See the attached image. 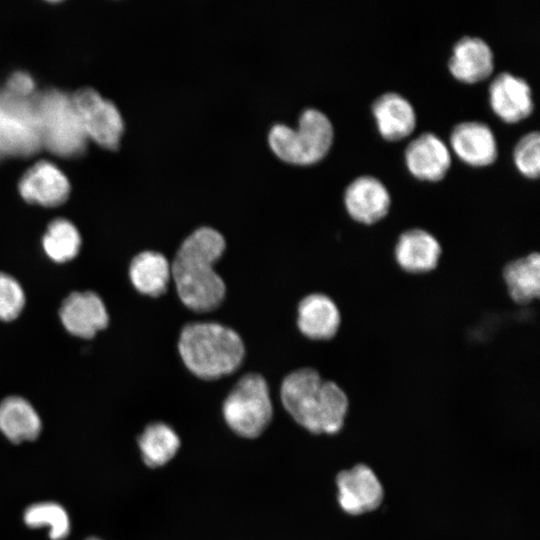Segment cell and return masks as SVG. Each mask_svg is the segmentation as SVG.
Masks as SVG:
<instances>
[{"label": "cell", "mask_w": 540, "mask_h": 540, "mask_svg": "<svg viewBox=\"0 0 540 540\" xmlns=\"http://www.w3.org/2000/svg\"><path fill=\"white\" fill-rule=\"evenodd\" d=\"M226 250L224 236L211 226H200L180 244L171 265V278L184 306L193 312L217 309L226 296V284L215 264Z\"/></svg>", "instance_id": "1"}, {"label": "cell", "mask_w": 540, "mask_h": 540, "mask_svg": "<svg viewBox=\"0 0 540 540\" xmlns=\"http://www.w3.org/2000/svg\"><path fill=\"white\" fill-rule=\"evenodd\" d=\"M280 399L295 422L313 434L340 432L350 411L344 389L312 366L297 368L284 377Z\"/></svg>", "instance_id": "2"}, {"label": "cell", "mask_w": 540, "mask_h": 540, "mask_svg": "<svg viewBox=\"0 0 540 540\" xmlns=\"http://www.w3.org/2000/svg\"><path fill=\"white\" fill-rule=\"evenodd\" d=\"M177 347L185 367L207 381L234 373L245 357V345L239 333L218 322L186 324L180 331Z\"/></svg>", "instance_id": "3"}, {"label": "cell", "mask_w": 540, "mask_h": 540, "mask_svg": "<svg viewBox=\"0 0 540 540\" xmlns=\"http://www.w3.org/2000/svg\"><path fill=\"white\" fill-rule=\"evenodd\" d=\"M334 137L330 118L317 108L302 111L298 126L274 124L268 134L272 151L292 164L308 165L321 160L329 151Z\"/></svg>", "instance_id": "4"}, {"label": "cell", "mask_w": 540, "mask_h": 540, "mask_svg": "<svg viewBox=\"0 0 540 540\" xmlns=\"http://www.w3.org/2000/svg\"><path fill=\"white\" fill-rule=\"evenodd\" d=\"M42 147L61 157H75L86 148L83 130L72 96L57 89L36 93Z\"/></svg>", "instance_id": "5"}, {"label": "cell", "mask_w": 540, "mask_h": 540, "mask_svg": "<svg viewBox=\"0 0 540 540\" xmlns=\"http://www.w3.org/2000/svg\"><path fill=\"white\" fill-rule=\"evenodd\" d=\"M222 413L229 428L237 435L248 439L260 436L273 417L265 378L253 372L239 378L223 402Z\"/></svg>", "instance_id": "6"}, {"label": "cell", "mask_w": 540, "mask_h": 540, "mask_svg": "<svg viewBox=\"0 0 540 540\" xmlns=\"http://www.w3.org/2000/svg\"><path fill=\"white\" fill-rule=\"evenodd\" d=\"M35 95L23 98L0 90V159L30 156L42 147Z\"/></svg>", "instance_id": "7"}, {"label": "cell", "mask_w": 540, "mask_h": 540, "mask_svg": "<svg viewBox=\"0 0 540 540\" xmlns=\"http://www.w3.org/2000/svg\"><path fill=\"white\" fill-rule=\"evenodd\" d=\"M72 100L87 138L104 148H117L124 131L117 107L91 88L78 90Z\"/></svg>", "instance_id": "8"}, {"label": "cell", "mask_w": 540, "mask_h": 540, "mask_svg": "<svg viewBox=\"0 0 540 540\" xmlns=\"http://www.w3.org/2000/svg\"><path fill=\"white\" fill-rule=\"evenodd\" d=\"M343 205L352 222L371 227L389 215L392 197L387 186L378 177L362 174L346 186Z\"/></svg>", "instance_id": "9"}, {"label": "cell", "mask_w": 540, "mask_h": 540, "mask_svg": "<svg viewBox=\"0 0 540 540\" xmlns=\"http://www.w3.org/2000/svg\"><path fill=\"white\" fill-rule=\"evenodd\" d=\"M337 499L341 509L350 515L376 510L384 498L383 486L366 464H357L336 476Z\"/></svg>", "instance_id": "10"}, {"label": "cell", "mask_w": 540, "mask_h": 540, "mask_svg": "<svg viewBox=\"0 0 540 540\" xmlns=\"http://www.w3.org/2000/svg\"><path fill=\"white\" fill-rule=\"evenodd\" d=\"M296 325L311 342H329L338 334L342 316L334 299L323 292L303 296L296 309Z\"/></svg>", "instance_id": "11"}, {"label": "cell", "mask_w": 540, "mask_h": 540, "mask_svg": "<svg viewBox=\"0 0 540 540\" xmlns=\"http://www.w3.org/2000/svg\"><path fill=\"white\" fill-rule=\"evenodd\" d=\"M442 247L428 230L412 227L402 231L396 240L393 256L398 268L408 275H425L439 264Z\"/></svg>", "instance_id": "12"}, {"label": "cell", "mask_w": 540, "mask_h": 540, "mask_svg": "<svg viewBox=\"0 0 540 540\" xmlns=\"http://www.w3.org/2000/svg\"><path fill=\"white\" fill-rule=\"evenodd\" d=\"M492 110L506 122H517L531 114L534 108L529 83L508 71L498 73L488 87Z\"/></svg>", "instance_id": "13"}, {"label": "cell", "mask_w": 540, "mask_h": 540, "mask_svg": "<svg viewBox=\"0 0 540 540\" xmlns=\"http://www.w3.org/2000/svg\"><path fill=\"white\" fill-rule=\"evenodd\" d=\"M59 315L65 329L80 338H92L107 327L109 316L102 299L94 292H73L60 307Z\"/></svg>", "instance_id": "14"}, {"label": "cell", "mask_w": 540, "mask_h": 540, "mask_svg": "<svg viewBox=\"0 0 540 540\" xmlns=\"http://www.w3.org/2000/svg\"><path fill=\"white\" fill-rule=\"evenodd\" d=\"M404 157L411 174L422 180H440L451 166V153L447 144L431 131L414 137L407 144Z\"/></svg>", "instance_id": "15"}, {"label": "cell", "mask_w": 540, "mask_h": 540, "mask_svg": "<svg viewBox=\"0 0 540 540\" xmlns=\"http://www.w3.org/2000/svg\"><path fill=\"white\" fill-rule=\"evenodd\" d=\"M450 144L456 155L473 166H486L495 161L498 147L491 127L480 120H464L455 124Z\"/></svg>", "instance_id": "16"}, {"label": "cell", "mask_w": 540, "mask_h": 540, "mask_svg": "<svg viewBox=\"0 0 540 540\" xmlns=\"http://www.w3.org/2000/svg\"><path fill=\"white\" fill-rule=\"evenodd\" d=\"M19 191L27 202L55 207L67 200L70 184L54 164L40 161L22 176Z\"/></svg>", "instance_id": "17"}, {"label": "cell", "mask_w": 540, "mask_h": 540, "mask_svg": "<svg viewBox=\"0 0 540 540\" xmlns=\"http://www.w3.org/2000/svg\"><path fill=\"white\" fill-rule=\"evenodd\" d=\"M448 68L460 81L473 83L483 80L494 69L492 48L481 37L465 35L453 45Z\"/></svg>", "instance_id": "18"}, {"label": "cell", "mask_w": 540, "mask_h": 540, "mask_svg": "<svg viewBox=\"0 0 540 540\" xmlns=\"http://www.w3.org/2000/svg\"><path fill=\"white\" fill-rule=\"evenodd\" d=\"M371 108L377 128L387 140L404 138L416 126V112L412 103L396 91H387L377 96Z\"/></svg>", "instance_id": "19"}, {"label": "cell", "mask_w": 540, "mask_h": 540, "mask_svg": "<svg viewBox=\"0 0 540 540\" xmlns=\"http://www.w3.org/2000/svg\"><path fill=\"white\" fill-rule=\"evenodd\" d=\"M509 299L527 306L540 298V253L533 252L507 262L501 272Z\"/></svg>", "instance_id": "20"}, {"label": "cell", "mask_w": 540, "mask_h": 540, "mask_svg": "<svg viewBox=\"0 0 540 540\" xmlns=\"http://www.w3.org/2000/svg\"><path fill=\"white\" fill-rule=\"evenodd\" d=\"M129 277L139 293L159 297L167 291L171 279V265L162 253L145 250L132 259Z\"/></svg>", "instance_id": "21"}, {"label": "cell", "mask_w": 540, "mask_h": 540, "mask_svg": "<svg viewBox=\"0 0 540 540\" xmlns=\"http://www.w3.org/2000/svg\"><path fill=\"white\" fill-rule=\"evenodd\" d=\"M0 430L15 443L34 440L41 431V420L27 400L11 396L0 403Z\"/></svg>", "instance_id": "22"}, {"label": "cell", "mask_w": 540, "mask_h": 540, "mask_svg": "<svg viewBox=\"0 0 540 540\" xmlns=\"http://www.w3.org/2000/svg\"><path fill=\"white\" fill-rule=\"evenodd\" d=\"M144 463L152 468L167 464L180 447V438L166 423L154 422L145 427L138 439Z\"/></svg>", "instance_id": "23"}, {"label": "cell", "mask_w": 540, "mask_h": 540, "mask_svg": "<svg viewBox=\"0 0 540 540\" xmlns=\"http://www.w3.org/2000/svg\"><path fill=\"white\" fill-rule=\"evenodd\" d=\"M46 255L56 263L75 258L80 250L81 237L77 228L66 219L52 221L42 239Z\"/></svg>", "instance_id": "24"}, {"label": "cell", "mask_w": 540, "mask_h": 540, "mask_svg": "<svg viewBox=\"0 0 540 540\" xmlns=\"http://www.w3.org/2000/svg\"><path fill=\"white\" fill-rule=\"evenodd\" d=\"M24 521L29 527H49L52 540H62L69 534V517L62 506L57 503L44 502L28 507L24 513Z\"/></svg>", "instance_id": "25"}, {"label": "cell", "mask_w": 540, "mask_h": 540, "mask_svg": "<svg viewBox=\"0 0 540 540\" xmlns=\"http://www.w3.org/2000/svg\"><path fill=\"white\" fill-rule=\"evenodd\" d=\"M517 169L526 177L537 178L540 172V134L537 130L523 134L513 149Z\"/></svg>", "instance_id": "26"}, {"label": "cell", "mask_w": 540, "mask_h": 540, "mask_svg": "<svg viewBox=\"0 0 540 540\" xmlns=\"http://www.w3.org/2000/svg\"><path fill=\"white\" fill-rule=\"evenodd\" d=\"M25 294L19 282L4 272H0V320L12 321L22 312Z\"/></svg>", "instance_id": "27"}, {"label": "cell", "mask_w": 540, "mask_h": 540, "mask_svg": "<svg viewBox=\"0 0 540 540\" xmlns=\"http://www.w3.org/2000/svg\"><path fill=\"white\" fill-rule=\"evenodd\" d=\"M5 89L13 95L23 98H30L36 94L32 77L23 71L13 73L8 79Z\"/></svg>", "instance_id": "28"}, {"label": "cell", "mask_w": 540, "mask_h": 540, "mask_svg": "<svg viewBox=\"0 0 540 540\" xmlns=\"http://www.w3.org/2000/svg\"><path fill=\"white\" fill-rule=\"evenodd\" d=\"M88 540H98V539H96V538H90V539H88Z\"/></svg>", "instance_id": "29"}]
</instances>
